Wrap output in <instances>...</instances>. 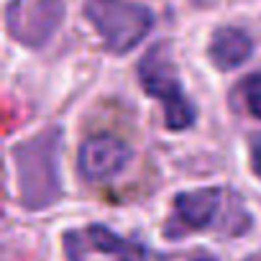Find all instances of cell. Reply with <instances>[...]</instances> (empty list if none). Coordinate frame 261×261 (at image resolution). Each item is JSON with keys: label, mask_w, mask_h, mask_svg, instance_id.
I'll return each instance as SVG.
<instances>
[{"label": "cell", "mask_w": 261, "mask_h": 261, "mask_svg": "<svg viewBox=\"0 0 261 261\" xmlns=\"http://www.w3.org/2000/svg\"><path fill=\"white\" fill-rule=\"evenodd\" d=\"M57 154H59V130H46L31 139L23 146H16V164H18V190L26 207H46L51 205L59 192V172H57Z\"/></svg>", "instance_id": "obj_1"}, {"label": "cell", "mask_w": 261, "mask_h": 261, "mask_svg": "<svg viewBox=\"0 0 261 261\" xmlns=\"http://www.w3.org/2000/svg\"><path fill=\"white\" fill-rule=\"evenodd\" d=\"M87 18L110 51H130L154 26V13L134 0H87Z\"/></svg>", "instance_id": "obj_2"}, {"label": "cell", "mask_w": 261, "mask_h": 261, "mask_svg": "<svg viewBox=\"0 0 261 261\" xmlns=\"http://www.w3.org/2000/svg\"><path fill=\"white\" fill-rule=\"evenodd\" d=\"M139 74H141L144 90L164 105V120L172 130H182L195 123V105L185 97L177 69L169 59V49L164 44L154 46L144 57Z\"/></svg>", "instance_id": "obj_3"}, {"label": "cell", "mask_w": 261, "mask_h": 261, "mask_svg": "<svg viewBox=\"0 0 261 261\" xmlns=\"http://www.w3.org/2000/svg\"><path fill=\"white\" fill-rule=\"evenodd\" d=\"M62 16V0H13L8 6V29L18 41L29 46H41L57 31Z\"/></svg>", "instance_id": "obj_4"}, {"label": "cell", "mask_w": 261, "mask_h": 261, "mask_svg": "<svg viewBox=\"0 0 261 261\" xmlns=\"http://www.w3.org/2000/svg\"><path fill=\"white\" fill-rule=\"evenodd\" d=\"M128 159L130 149L113 136H95L80 146V172L92 182L115 177L118 172H123Z\"/></svg>", "instance_id": "obj_5"}, {"label": "cell", "mask_w": 261, "mask_h": 261, "mask_svg": "<svg viewBox=\"0 0 261 261\" xmlns=\"http://www.w3.org/2000/svg\"><path fill=\"white\" fill-rule=\"evenodd\" d=\"M218 207H220L218 190H195V192L177 195L172 220L167 225V236L174 238V236H185V233H192V230L210 225Z\"/></svg>", "instance_id": "obj_6"}, {"label": "cell", "mask_w": 261, "mask_h": 261, "mask_svg": "<svg viewBox=\"0 0 261 261\" xmlns=\"http://www.w3.org/2000/svg\"><path fill=\"white\" fill-rule=\"evenodd\" d=\"M67 246H80V248H90L97 253H108V256H115L118 261H146L144 246L118 238L105 225H90L85 233H69Z\"/></svg>", "instance_id": "obj_7"}, {"label": "cell", "mask_w": 261, "mask_h": 261, "mask_svg": "<svg viewBox=\"0 0 261 261\" xmlns=\"http://www.w3.org/2000/svg\"><path fill=\"white\" fill-rule=\"evenodd\" d=\"M251 49H253V44H251V36L246 31L225 26V29H218L213 34L207 51H210V62L218 69H236L251 57Z\"/></svg>", "instance_id": "obj_8"}, {"label": "cell", "mask_w": 261, "mask_h": 261, "mask_svg": "<svg viewBox=\"0 0 261 261\" xmlns=\"http://www.w3.org/2000/svg\"><path fill=\"white\" fill-rule=\"evenodd\" d=\"M243 97H246V108L253 118H261V72L251 74L243 82Z\"/></svg>", "instance_id": "obj_9"}, {"label": "cell", "mask_w": 261, "mask_h": 261, "mask_svg": "<svg viewBox=\"0 0 261 261\" xmlns=\"http://www.w3.org/2000/svg\"><path fill=\"white\" fill-rule=\"evenodd\" d=\"M251 156H253V167H256V172L261 174V134L251 141Z\"/></svg>", "instance_id": "obj_10"}, {"label": "cell", "mask_w": 261, "mask_h": 261, "mask_svg": "<svg viewBox=\"0 0 261 261\" xmlns=\"http://www.w3.org/2000/svg\"><path fill=\"white\" fill-rule=\"evenodd\" d=\"M251 261H261V256H256V258H251Z\"/></svg>", "instance_id": "obj_11"}, {"label": "cell", "mask_w": 261, "mask_h": 261, "mask_svg": "<svg viewBox=\"0 0 261 261\" xmlns=\"http://www.w3.org/2000/svg\"><path fill=\"white\" fill-rule=\"evenodd\" d=\"M202 261H207V258H202Z\"/></svg>", "instance_id": "obj_12"}]
</instances>
